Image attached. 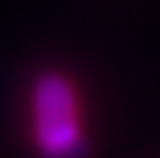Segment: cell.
Here are the masks:
<instances>
[{
  "label": "cell",
  "instance_id": "obj_1",
  "mask_svg": "<svg viewBox=\"0 0 160 158\" xmlns=\"http://www.w3.org/2000/svg\"><path fill=\"white\" fill-rule=\"evenodd\" d=\"M34 136L44 158H78L82 153L78 100L61 76H44L34 85Z\"/></svg>",
  "mask_w": 160,
  "mask_h": 158
}]
</instances>
